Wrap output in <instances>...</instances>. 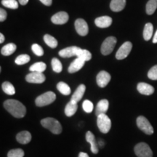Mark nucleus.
Returning a JSON list of instances; mask_svg holds the SVG:
<instances>
[{"mask_svg":"<svg viewBox=\"0 0 157 157\" xmlns=\"http://www.w3.org/2000/svg\"><path fill=\"white\" fill-rule=\"evenodd\" d=\"M30 56L29 55H21V56L17 57L15 60V63L17 65H24L30 61Z\"/></svg>","mask_w":157,"mask_h":157,"instance_id":"nucleus-33","label":"nucleus"},{"mask_svg":"<svg viewBox=\"0 0 157 157\" xmlns=\"http://www.w3.org/2000/svg\"><path fill=\"white\" fill-rule=\"evenodd\" d=\"M77 57L78 58H82V60H84V61L86 62V61H89V60H91L92 54L90 51H88L87 50H82V49L80 48Z\"/></svg>","mask_w":157,"mask_h":157,"instance_id":"nucleus-32","label":"nucleus"},{"mask_svg":"<svg viewBox=\"0 0 157 157\" xmlns=\"http://www.w3.org/2000/svg\"><path fill=\"white\" fill-rule=\"evenodd\" d=\"M15 50H16V45L13 43H9L1 49V54L5 56H9L14 53Z\"/></svg>","mask_w":157,"mask_h":157,"instance_id":"nucleus-23","label":"nucleus"},{"mask_svg":"<svg viewBox=\"0 0 157 157\" xmlns=\"http://www.w3.org/2000/svg\"><path fill=\"white\" fill-rule=\"evenodd\" d=\"M68 14L66 12L61 11L55 14L53 16L51 17V21L57 25H62L67 23L68 21Z\"/></svg>","mask_w":157,"mask_h":157,"instance_id":"nucleus-13","label":"nucleus"},{"mask_svg":"<svg viewBox=\"0 0 157 157\" xmlns=\"http://www.w3.org/2000/svg\"><path fill=\"white\" fill-rule=\"evenodd\" d=\"M24 151L21 148H16L10 150L7 154V157H23Z\"/></svg>","mask_w":157,"mask_h":157,"instance_id":"nucleus-34","label":"nucleus"},{"mask_svg":"<svg viewBox=\"0 0 157 157\" xmlns=\"http://www.w3.org/2000/svg\"><path fill=\"white\" fill-rule=\"evenodd\" d=\"M132 48V44L130 42H126L121 45L120 48L118 50L116 54V58L117 60H123L126 58L130 53Z\"/></svg>","mask_w":157,"mask_h":157,"instance_id":"nucleus-8","label":"nucleus"},{"mask_svg":"<svg viewBox=\"0 0 157 157\" xmlns=\"http://www.w3.org/2000/svg\"><path fill=\"white\" fill-rule=\"evenodd\" d=\"M4 107L15 118H23L26 113L25 105L16 100H7L4 103Z\"/></svg>","mask_w":157,"mask_h":157,"instance_id":"nucleus-1","label":"nucleus"},{"mask_svg":"<svg viewBox=\"0 0 157 157\" xmlns=\"http://www.w3.org/2000/svg\"><path fill=\"white\" fill-rule=\"evenodd\" d=\"M51 64H52V70L54 71L56 73H60L63 70V66L61 62L58 60V58H52V61H51Z\"/></svg>","mask_w":157,"mask_h":157,"instance_id":"nucleus-30","label":"nucleus"},{"mask_svg":"<svg viewBox=\"0 0 157 157\" xmlns=\"http://www.w3.org/2000/svg\"><path fill=\"white\" fill-rule=\"evenodd\" d=\"M16 140L21 144H27L31 140V133L28 131H22L17 135Z\"/></svg>","mask_w":157,"mask_h":157,"instance_id":"nucleus-21","label":"nucleus"},{"mask_svg":"<svg viewBox=\"0 0 157 157\" xmlns=\"http://www.w3.org/2000/svg\"><path fill=\"white\" fill-rule=\"evenodd\" d=\"M154 32V26L151 23H148L145 25L143 29V38L146 41H148L151 39Z\"/></svg>","mask_w":157,"mask_h":157,"instance_id":"nucleus-24","label":"nucleus"},{"mask_svg":"<svg viewBox=\"0 0 157 157\" xmlns=\"http://www.w3.org/2000/svg\"><path fill=\"white\" fill-rule=\"evenodd\" d=\"M86 140L90 144V147H91V151L93 154H97L98 153V144L96 143V140L95 135L93 134V132L88 131L86 133Z\"/></svg>","mask_w":157,"mask_h":157,"instance_id":"nucleus-18","label":"nucleus"},{"mask_svg":"<svg viewBox=\"0 0 157 157\" xmlns=\"http://www.w3.org/2000/svg\"><path fill=\"white\" fill-rule=\"evenodd\" d=\"M4 42H5V36H4V35L1 33V34H0V43L2 44Z\"/></svg>","mask_w":157,"mask_h":157,"instance_id":"nucleus-42","label":"nucleus"},{"mask_svg":"<svg viewBox=\"0 0 157 157\" xmlns=\"http://www.w3.org/2000/svg\"><path fill=\"white\" fill-rule=\"evenodd\" d=\"M135 153L137 157H153V152L146 143H140L135 147Z\"/></svg>","mask_w":157,"mask_h":157,"instance_id":"nucleus-7","label":"nucleus"},{"mask_svg":"<svg viewBox=\"0 0 157 157\" xmlns=\"http://www.w3.org/2000/svg\"><path fill=\"white\" fill-rule=\"evenodd\" d=\"M137 89L139 93L145 95H151L154 93V87L144 82H140L137 84Z\"/></svg>","mask_w":157,"mask_h":157,"instance_id":"nucleus-14","label":"nucleus"},{"mask_svg":"<svg viewBox=\"0 0 157 157\" xmlns=\"http://www.w3.org/2000/svg\"><path fill=\"white\" fill-rule=\"evenodd\" d=\"M80 48L76 46L68 47L65 49H63L59 52V56L62 58H71L73 56H78Z\"/></svg>","mask_w":157,"mask_h":157,"instance_id":"nucleus-12","label":"nucleus"},{"mask_svg":"<svg viewBox=\"0 0 157 157\" xmlns=\"http://www.w3.org/2000/svg\"><path fill=\"white\" fill-rule=\"evenodd\" d=\"M7 12H6L5 10H3L2 8L0 9V21H1V22L5 21L6 18H7Z\"/></svg>","mask_w":157,"mask_h":157,"instance_id":"nucleus-38","label":"nucleus"},{"mask_svg":"<svg viewBox=\"0 0 157 157\" xmlns=\"http://www.w3.org/2000/svg\"><path fill=\"white\" fill-rule=\"evenodd\" d=\"M126 6V0H111L110 8L113 12H120Z\"/></svg>","mask_w":157,"mask_h":157,"instance_id":"nucleus-20","label":"nucleus"},{"mask_svg":"<svg viewBox=\"0 0 157 157\" xmlns=\"http://www.w3.org/2000/svg\"><path fill=\"white\" fill-rule=\"evenodd\" d=\"M157 8V0H149L146 5V13L148 15L154 14Z\"/></svg>","mask_w":157,"mask_h":157,"instance_id":"nucleus-29","label":"nucleus"},{"mask_svg":"<svg viewBox=\"0 0 157 157\" xmlns=\"http://www.w3.org/2000/svg\"><path fill=\"white\" fill-rule=\"evenodd\" d=\"M117 39L114 36H109L104 40L101 45V52L103 56H108L111 54L115 48Z\"/></svg>","mask_w":157,"mask_h":157,"instance_id":"nucleus-5","label":"nucleus"},{"mask_svg":"<svg viewBox=\"0 0 157 157\" xmlns=\"http://www.w3.org/2000/svg\"><path fill=\"white\" fill-rule=\"evenodd\" d=\"M44 41L51 48H56L58 46V41H57V39L50 34L44 35Z\"/></svg>","mask_w":157,"mask_h":157,"instance_id":"nucleus-28","label":"nucleus"},{"mask_svg":"<svg viewBox=\"0 0 157 157\" xmlns=\"http://www.w3.org/2000/svg\"><path fill=\"white\" fill-rule=\"evenodd\" d=\"M82 108L86 113H91L93 111L94 105L91 101L89 100H86L82 103Z\"/></svg>","mask_w":157,"mask_h":157,"instance_id":"nucleus-35","label":"nucleus"},{"mask_svg":"<svg viewBox=\"0 0 157 157\" xmlns=\"http://www.w3.org/2000/svg\"><path fill=\"white\" fill-rule=\"evenodd\" d=\"M109 107V102L106 99L101 100L98 102L97 106L95 109V115L99 116L100 114H103L107 112Z\"/></svg>","mask_w":157,"mask_h":157,"instance_id":"nucleus-17","label":"nucleus"},{"mask_svg":"<svg viewBox=\"0 0 157 157\" xmlns=\"http://www.w3.org/2000/svg\"><path fill=\"white\" fill-rule=\"evenodd\" d=\"M77 103L71 100L67 103V105H66V108H65V114L68 117H72V116L75 114L76 111H77Z\"/></svg>","mask_w":157,"mask_h":157,"instance_id":"nucleus-19","label":"nucleus"},{"mask_svg":"<svg viewBox=\"0 0 157 157\" xmlns=\"http://www.w3.org/2000/svg\"><path fill=\"white\" fill-rule=\"evenodd\" d=\"M148 77L151 80H157V65L153 66L149 70L148 73Z\"/></svg>","mask_w":157,"mask_h":157,"instance_id":"nucleus-37","label":"nucleus"},{"mask_svg":"<svg viewBox=\"0 0 157 157\" xmlns=\"http://www.w3.org/2000/svg\"><path fill=\"white\" fill-rule=\"evenodd\" d=\"M136 122L138 128L140 130H142L143 132L146 133V135H152L154 133V130L152 125L145 117L140 116V117H137Z\"/></svg>","mask_w":157,"mask_h":157,"instance_id":"nucleus-6","label":"nucleus"},{"mask_svg":"<svg viewBox=\"0 0 157 157\" xmlns=\"http://www.w3.org/2000/svg\"><path fill=\"white\" fill-rule=\"evenodd\" d=\"M153 43H157V31L155 33L154 36V39H153Z\"/></svg>","mask_w":157,"mask_h":157,"instance_id":"nucleus-43","label":"nucleus"},{"mask_svg":"<svg viewBox=\"0 0 157 157\" xmlns=\"http://www.w3.org/2000/svg\"><path fill=\"white\" fill-rule=\"evenodd\" d=\"M47 66L43 62H38L35 63L32 66H30L29 70L31 72H39V73H43L46 70Z\"/></svg>","mask_w":157,"mask_h":157,"instance_id":"nucleus-25","label":"nucleus"},{"mask_svg":"<svg viewBox=\"0 0 157 157\" xmlns=\"http://www.w3.org/2000/svg\"><path fill=\"white\" fill-rule=\"evenodd\" d=\"M2 4L3 6L10 9H17L18 8V2L16 0H2Z\"/></svg>","mask_w":157,"mask_h":157,"instance_id":"nucleus-31","label":"nucleus"},{"mask_svg":"<svg viewBox=\"0 0 157 157\" xmlns=\"http://www.w3.org/2000/svg\"><path fill=\"white\" fill-rule=\"evenodd\" d=\"M46 78L43 73L39 72H31L25 76V80L29 83L42 84L45 81Z\"/></svg>","mask_w":157,"mask_h":157,"instance_id":"nucleus-10","label":"nucleus"},{"mask_svg":"<svg viewBox=\"0 0 157 157\" xmlns=\"http://www.w3.org/2000/svg\"><path fill=\"white\" fill-rule=\"evenodd\" d=\"M84 63H85V61H84V60H82V58H78L77 57V58L70 64L68 69V72H69L70 74L76 73V72L78 71L83 67Z\"/></svg>","mask_w":157,"mask_h":157,"instance_id":"nucleus-16","label":"nucleus"},{"mask_svg":"<svg viewBox=\"0 0 157 157\" xmlns=\"http://www.w3.org/2000/svg\"><path fill=\"white\" fill-rule=\"evenodd\" d=\"M39 1L46 6H50L52 3V0H39Z\"/></svg>","mask_w":157,"mask_h":157,"instance_id":"nucleus-39","label":"nucleus"},{"mask_svg":"<svg viewBox=\"0 0 157 157\" xmlns=\"http://www.w3.org/2000/svg\"><path fill=\"white\" fill-rule=\"evenodd\" d=\"M86 90V86L84 84H80L79 86L77 87V89L76 90V91L74 92L71 97L72 101L78 103V101H81V99L83 97L84 93H85Z\"/></svg>","mask_w":157,"mask_h":157,"instance_id":"nucleus-22","label":"nucleus"},{"mask_svg":"<svg viewBox=\"0 0 157 157\" xmlns=\"http://www.w3.org/2000/svg\"><path fill=\"white\" fill-rule=\"evenodd\" d=\"M74 25H75L76 32H77L80 36H84L88 34L89 28H88V25L87 22H86L84 19L78 18L75 21V23H74Z\"/></svg>","mask_w":157,"mask_h":157,"instance_id":"nucleus-9","label":"nucleus"},{"mask_svg":"<svg viewBox=\"0 0 157 157\" xmlns=\"http://www.w3.org/2000/svg\"><path fill=\"white\" fill-rule=\"evenodd\" d=\"M31 50H32L33 52L37 56H42L44 55V50L42 47L38 44H34L31 46Z\"/></svg>","mask_w":157,"mask_h":157,"instance_id":"nucleus-36","label":"nucleus"},{"mask_svg":"<svg viewBox=\"0 0 157 157\" xmlns=\"http://www.w3.org/2000/svg\"><path fill=\"white\" fill-rule=\"evenodd\" d=\"M41 124L44 128L49 129L53 134L58 135L62 132V126L60 123L54 118H45L41 121Z\"/></svg>","mask_w":157,"mask_h":157,"instance_id":"nucleus-2","label":"nucleus"},{"mask_svg":"<svg viewBox=\"0 0 157 157\" xmlns=\"http://www.w3.org/2000/svg\"><path fill=\"white\" fill-rule=\"evenodd\" d=\"M18 1L21 5H25L29 2V0H18Z\"/></svg>","mask_w":157,"mask_h":157,"instance_id":"nucleus-40","label":"nucleus"},{"mask_svg":"<svg viewBox=\"0 0 157 157\" xmlns=\"http://www.w3.org/2000/svg\"><path fill=\"white\" fill-rule=\"evenodd\" d=\"M2 90L6 94L9 95H13L15 94V89L14 86L9 82H5L2 85Z\"/></svg>","mask_w":157,"mask_h":157,"instance_id":"nucleus-27","label":"nucleus"},{"mask_svg":"<svg viewBox=\"0 0 157 157\" xmlns=\"http://www.w3.org/2000/svg\"><path fill=\"white\" fill-rule=\"evenodd\" d=\"M99 143H100V145H101V146H101V147H103V145H104L103 142H102V143H101V141H100Z\"/></svg>","mask_w":157,"mask_h":157,"instance_id":"nucleus-44","label":"nucleus"},{"mask_svg":"<svg viewBox=\"0 0 157 157\" xmlns=\"http://www.w3.org/2000/svg\"><path fill=\"white\" fill-rule=\"evenodd\" d=\"M78 157H89L87 154L84 152H81L79 154H78Z\"/></svg>","mask_w":157,"mask_h":157,"instance_id":"nucleus-41","label":"nucleus"},{"mask_svg":"<svg viewBox=\"0 0 157 157\" xmlns=\"http://www.w3.org/2000/svg\"><path fill=\"white\" fill-rule=\"evenodd\" d=\"M110 80H111V75L105 71H101V72H99L96 78L98 85L102 88L106 87Z\"/></svg>","mask_w":157,"mask_h":157,"instance_id":"nucleus-11","label":"nucleus"},{"mask_svg":"<svg viewBox=\"0 0 157 157\" xmlns=\"http://www.w3.org/2000/svg\"><path fill=\"white\" fill-rule=\"evenodd\" d=\"M57 89L60 93L64 95H68L71 93V88L65 82H60L57 84Z\"/></svg>","mask_w":157,"mask_h":157,"instance_id":"nucleus-26","label":"nucleus"},{"mask_svg":"<svg viewBox=\"0 0 157 157\" xmlns=\"http://www.w3.org/2000/svg\"><path fill=\"white\" fill-rule=\"evenodd\" d=\"M56 93H54L53 92L49 91L37 97L36 101H35V103L38 107H43L52 103L56 101Z\"/></svg>","mask_w":157,"mask_h":157,"instance_id":"nucleus-3","label":"nucleus"},{"mask_svg":"<svg viewBox=\"0 0 157 157\" xmlns=\"http://www.w3.org/2000/svg\"><path fill=\"white\" fill-rule=\"evenodd\" d=\"M97 124L100 131L104 133V134H106L111 129V121L105 113L100 114L99 116H98Z\"/></svg>","mask_w":157,"mask_h":157,"instance_id":"nucleus-4","label":"nucleus"},{"mask_svg":"<svg viewBox=\"0 0 157 157\" xmlns=\"http://www.w3.org/2000/svg\"><path fill=\"white\" fill-rule=\"evenodd\" d=\"M112 18L109 16L98 17L95 19V23L98 28L105 29L109 27L112 23Z\"/></svg>","mask_w":157,"mask_h":157,"instance_id":"nucleus-15","label":"nucleus"}]
</instances>
